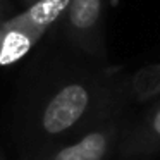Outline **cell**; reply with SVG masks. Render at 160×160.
Wrapping results in <instances>:
<instances>
[{
	"mask_svg": "<svg viewBox=\"0 0 160 160\" xmlns=\"http://www.w3.org/2000/svg\"><path fill=\"white\" fill-rule=\"evenodd\" d=\"M28 71L14 117L19 160L84 132L131 98L128 79L103 62L53 55Z\"/></svg>",
	"mask_w": 160,
	"mask_h": 160,
	"instance_id": "1",
	"label": "cell"
},
{
	"mask_svg": "<svg viewBox=\"0 0 160 160\" xmlns=\"http://www.w3.org/2000/svg\"><path fill=\"white\" fill-rule=\"evenodd\" d=\"M126 107L112 112L81 134L22 160H112L129 122Z\"/></svg>",
	"mask_w": 160,
	"mask_h": 160,
	"instance_id": "2",
	"label": "cell"
},
{
	"mask_svg": "<svg viewBox=\"0 0 160 160\" xmlns=\"http://www.w3.org/2000/svg\"><path fill=\"white\" fill-rule=\"evenodd\" d=\"M107 0H71L60 19V35L72 52L95 62L107 60Z\"/></svg>",
	"mask_w": 160,
	"mask_h": 160,
	"instance_id": "3",
	"label": "cell"
},
{
	"mask_svg": "<svg viewBox=\"0 0 160 160\" xmlns=\"http://www.w3.org/2000/svg\"><path fill=\"white\" fill-rule=\"evenodd\" d=\"M136 122H128L117 150L115 160H150L160 152V97Z\"/></svg>",
	"mask_w": 160,
	"mask_h": 160,
	"instance_id": "4",
	"label": "cell"
},
{
	"mask_svg": "<svg viewBox=\"0 0 160 160\" xmlns=\"http://www.w3.org/2000/svg\"><path fill=\"white\" fill-rule=\"evenodd\" d=\"M71 0H36L22 12L9 16L11 24L45 36L64 18Z\"/></svg>",
	"mask_w": 160,
	"mask_h": 160,
	"instance_id": "5",
	"label": "cell"
},
{
	"mask_svg": "<svg viewBox=\"0 0 160 160\" xmlns=\"http://www.w3.org/2000/svg\"><path fill=\"white\" fill-rule=\"evenodd\" d=\"M42 38L38 33L11 24L9 18L4 19L0 22V67L19 62L42 42Z\"/></svg>",
	"mask_w": 160,
	"mask_h": 160,
	"instance_id": "6",
	"label": "cell"
},
{
	"mask_svg": "<svg viewBox=\"0 0 160 160\" xmlns=\"http://www.w3.org/2000/svg\"><path fill=\"white\" fill-rule=\"evenodd\" d=\"M129 97L136 102H152L160 97V62L138 69L128 79Z\"/></svg>",
	"mask_w": 160,
	"mask_h": 160,
	"instance_id": "7",
	"label": "cell"
},
{
	"mask_svg": "<svg viewBox=\"0 0 160 160\" xmlns=\"http://www.w3.org/2000/svg\"><path fill=\"white\" fill-rule=\"evenodd\" d=\"M7 11H9V4L7 0H0V22L4 21V19H7Z\"/></svg>",
	"mask_w": 160,
	"mask_h": 160,
	"instance_id": "8",
	"label": "cell"
},
{
	"mask_svg": "<svg viewBox=\"0 0 160 160\" xmlns=\"http://www.w3.org/2000/svg\"><path fill=\"white\" fill-rule=\"evenodd\" d=\"M33 2H36V0H21V4H24L26 7H28V5H31Z\"/></svg>",
	"mask_w": 160,
	"mask_h": 160,
	"instance_id": "9",
	"label": "cell"
},
{
	"mask_svg": "<svg viewBox=\"0 0 160 160\" xmlns=\"http://www.w3.org/2000/svg\"><path fill=\"white\" fill-rule=\"evenodd\" d=\"M0 160H4V153L0 152Z\"/></svg>",
	"mask_w": 160,
	"mask_h": 160,
	"instance_id": "10",
	"label": "cell"
}]
</instances>
